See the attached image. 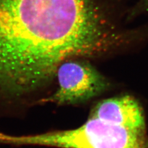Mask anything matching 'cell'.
<instances>
[{
	"instance_id": "3",
	"label": "cell",
	"mask_w": 148,
	"mask_h": 148,
	"mask_svg": "<svg viewBox=\"0 0 148 148\" xmlns=\"http://www.w3.org/2000/svg\"><path fill=\"white\" fill-rule=\"evenodd\" d=\"M54 81L56 89L36 103L85 104L113 86L110 80L85 58H71L62 62L56 71Z\"/></svg>"
},
{
	"instance_id": "2",
	"label": "cell",
	"mask_w": 148,
	"mask_h": 148,
	"mask_svg": "<svg viewBox=\"0 0 148 148\" xmlns=\"http://www.w3.org/2000/svg\"><path fill=\"white\" fill-rule=\"evenodd\" d=\"M0 143L58 148H148L146 134L90 117L80 127L67 130L21 136L0 132Z\"/></svg>"
},
{
	"instance_id": "5",
	"label": "cell",
	"mask_w": 148,
	"mask_h": 148,
	"mask_svg": "<svg viewBox=\"0 0 148 148\" xmlns=\"http://www.w3.org/2000/svg\"><path fill=\"white\" fill-rule=\"evenodd\" d=\"M148 12V0H139L127 14V20H131L134 17L143 13Z\"/></svg>"
},
{
	"instance_id": "4",
	"label": "cell",
	"mask_w": 148,
	"mask_h": 148,
	"mask_svg": "<svg viewBox=\"0 0 148 148\" xmlns=\"http://www.w3.org/2000/svg\"><path fill=\"white\" fill-rule=\"evenodd\" d=\"M89 117L146 134V122L143 109L136 99L122 95L98 101L90 111Z\"/></svg>"
},
{
	"instance_id": "1",
	"label": "cell",
	"mask_w": 148,
	"mask_h": 148,
	"mask_svg": "<svg viewBox=\"0 0 148 148\" xmlns=\"http://www.w3.org/2000/svg\"><path fill=\"white\" fill-rule=\"evenodd\" d=\"M120 15V0H0V100L45 91L67 59L114 54Z\"/></svg>"
}]
</instances>
